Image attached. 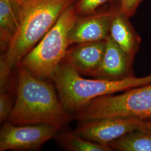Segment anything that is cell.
I'll return each instance as SVG.
<instances>
[{"instance_id":"20","label":"cell","mask_w":151,"mask_h":151,"mask_svg":"<svg viewBox=\"0 0 151 151\" xmlns=\"http://www.w3.org/2000/svg\"><path fill=\"white\" fill-rule=\"evenodd\" d=\"M2 1L5 2L6 4H7L8 5H9L10 6H12L14 5V3L11 1V0H2Z\"/></svg>"},{"instance_id":"8","label":"cell","mask_w":151,"mask_h":151,"mask_svg":"<svg viewBox=\"0 0 151 151\" xmlns=\"http://www.w3.org/2000/svg\"><path fill=\"white\" fill-rule=\"evenodd\" d=\"M114 12L111 10L78 17L68 34L69 46L105 40L110 34Z\"/></svg>"},{"instance_id":"16","label":"cell","mask_w":151,"mask_h":151,"mask_svg":"<svg viewBox=\"0 0 151 151\" xmlns=\"http://www.w3.org/2000/svg\"><path fill=\"white\" fill-rule=\"evenodd\" d=\"M11 95L6 91H0V122L9 118L13 108Z\"/></svg>"},{"instance_id":"18","label":"cell","mask_w":151,"mask_h":151,"mask_svg":"<svg viewBox=\"0 0 151 151\" xmlns=\"http://www.w3.org/2000/svg\"><path fill=\"white\" fill-rule=\"evenodd\" d=\"M144 127L151 130V118L144 120Z\"/></svg>"},{"instance_id":"3","label":"cell","mask_w":151,"mask_h":151,"mask_svg":"<svg viewBox=\"0 0 151 151\" xmlns=\"http://www.w3.org/2000/svg\"><path fill=\"white\" fill-rule=\"evenodd\" d=\"M52 79L61 103L68 112L73 114L96 97L151 83V75L143 77L134 76L117 81L84 78L65 58Z\"/></svg>"},{"instance_id":"17","label":"cell","mask_w":151,"mask_h":151,"mask_svg":"<svg viewBox=\"0 0 151 151\" xmlns=\"http://www.w3.org/2000/svg\"><path fill=\"white\" fill-rule=\"evenodd\" d=\"M143 0H120L119 10L125 16L130 17L135 14Z\"/></svg>"},{"instance_id":"13","label":"cell","mask_w":151,"mask_h":151,"mask_svg":"<svg viewBox=\"0 0 151 151\" xmlns=\"http://www.w3.org/2000/svg\"><path fill=\"white\" fill-rule=\"evenodd\" d=\"M14 3V2H13ZM18 5L14 3L10 6L0 0V48L3 54L7 48L11 38L18 27L16 13Z\"/></svg>"},{"instance_id":"19","label":"cell","mask_w":151,"mask_h":151,"mask_svg":"<svg viewBox=\"0 0 151 151\" xmlns=\"http://www.w3.org/2000/svg\"><path fill=\"white\" fill-rule=\"evenodd\" d=\"M25 1H26V0H11L12 2H14L15 4H17V5L21 4L22 2H23Z\"/></svg>"},{"instance_id":"6","label":"cell","mask_w":151,"mask_h":151,"mask_svg":"<svg viewBox=\"0 0 151 151\" xmlns=\"http://www.w3.org/2000/svg\"><path fill=\"white\" fill-rule=\"evenodd\" d=\"M60 130L49 124L6 123L0 132V151L38 150L45 142L54 138Z\"/></svg>"},{"instance_id":"5","label":"cell","mask_w":151,"mask_h":151,"mask_svg":"<svg viewBox=\"0 0 151 151\" xmlns=\"http://www.w3.org/2000/svg\"><path fill=\"white\" fill-rule=\"evenodd\" d=\"M116 117L151 118V83L96 97L73 115L79 122Z\"/></svg>"},{"instance_id":"11","label":"cell","mask_w":151,"mask_h":151,"mask_svg":"<svg viewBox=\"0 0 151 151\" xmlns=\"http://www.w3.org/2000/svg\"><path fill=\"white\" fill-rule=\"evenodd\" d=\"M129 18L119 9L115 10L109 35L133 62L139 48L141 39L130 24Z\"/></svg>"},{"instance_id":"1","label":"cell","mask_w":151,"mask_h":151,"mask_svg":"<svg viewBox=\"0 0 151 151\" xmlns=\"http://www.w3.org/2000/svg\"><path fill=\"white\" fill-rule=\"evenodd\" d=\"M75 0H26L18 5V27L0 58V90H6L12 70L43 38Z\"/></svg>"},{"instance_id":"12","label":"cell","mask_w":151,"mask_h":151,"mask_svg":"<svg viewBox=\"0 0 151 151\" xmlns=\"http://www.w3.org/2000/svg\"><path fill=\"white\" fill-rule=\"evenodd\" d=\"M113 151H151V130L142 127L110 142Z\"/></svg>"},{"instance_id":"10","label":"cell","mask_w":151,"mask_h":151,"mask_svg":"<svg viewBox=\"0 0 151 151\" xmlns=\"http://www.w3.org/2000/svg\"><path fill=\"white\" fill-rule=\"evenodd\" d=\"M76 45L67 50L65 59L80 74L91 76L103 60L106 39Z\"/></svg>"},{"instance_id":"2","label":"cell","mask_w":151,"mask_h":151,"mask_svg":"<svg viewBox=\"0 0 151 151\" xmlns=\"http://www.w3.org/2000/svg\"><path fill=\"white\" fill-rule=\"evenodd\" d=\"M17 68L16 101L8 122L49 124L60 130L65 128L73 115L65 110L53 86L20 65Z\"/></svg>"},{"instance_id":"7","label":"cell","mask_w":151,"mask_h":151,"mask_svg":"<svg viewBox=\"0 0 151 151\" xmlns=\"http://www.w3.org/2000/svg\"><path fill=\"white\" fill-rule=\"evenodd\" d=\"M144 127V120L134 118H108L80 122L74 132L82 138L101 145Z\"/></svg>"},{"instance_id":"15","label":"cell","mask_w":151,"mask_h":151,"mask_svg":"<svg viewBox=\"0 0 151 151\" xmlns=\"http://www.w3.org/2000/svg\"><path fill=\"white\" fill-rule=\"evenodd\" d=\"M111 0H78L75 5L78 15L87 16L92 14L99 7Z\"/></svg>"},{"instance_id":"14","label":"cell","mask_w":151,"mask_h":151,"mask_svg":"<svg viewBox=\"0 0 151 151\" xmlns=\"http://www.w3.org/2000/svg\"><path fill=\"white\" fill-rule=\"evenodd\" d=\"M54 138L65 150L70 151H112L108 146L87 140L73 132L58 133Z\"/></svg>"},{"instance_id":"4","label":"cell","mask_w":151,"mask_h":151,"mask_svg":"<svg viewBox=\"0 0 151 151\" xmlns=\"http://www.w3.org/2000/svg\"><path fill=\"white\" fill-rule=\"evenodd\" d=\"M75 5L68 6L40 41L27 53L19 65L40 78H52L64 59L68 34L78 19Z\"/></svg>"},{"instance_id":"9","label":"cell","mask_w":151,"mask_h":151,"mask_svg":"<svg viewBox=\"0 0 151 151\" xmlns=\"http://www.w3.org/2000/svg\"><path fill=\"white\" fill-rule=\"evenodd\" d=\"M106 49L103 60L91 76L95 78L109 81H117L134 77L133 62L110 35L106 39Z\"/></svg>"}]
</instances>
